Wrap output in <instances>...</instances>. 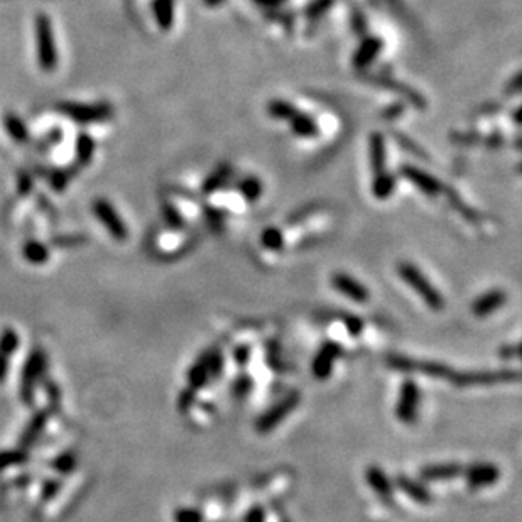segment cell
<instances>
[{
	"label": "cell",
	"instance_id": "obj_30",
	"mask_svg": "<svg viewBox=\"0 0 522 522\" xmlns=\"http://www.w3.org/2000/svg\"><path fill=\"white\" fill-rule=\"evenodd\" d=\"M261 242L266 249L269 250H279L284 245V237H282V231L279 229H266L261 235Z\"/></svg>",
	"mask_w": 522,
	"mask_h": 522
},
{
	"label": "cell",
	"instance_id": "obj_32",
	"mask_svg": "<svg viewBox=\"0 0 522 522\" xmlns=\"http://www.w3.org/2000/svg\"><path fill=\"white\" fill-rule=\"evenodd\" d=\"M93 149H95V142H93L92 137H88V136L78 137L76 154H78V159H80L81 163H88V161L92 159Z\"/></svg>",
	"mask_w": 522,
	"mask_h": 522
},
{
	"label": "cell",
	"instance_id": "obj_1",
	"mask_svg": "<svg viewBox=\"0 0 522 522\" xmlns=\"http://www.w3.org/2000/svg\"><path fill=\"white\" fill-rule=\"evenodd\" d=\"M46 367H48V355H46V352L41 347H34L33 352L27 357L21 375V391H19V395H21V401L24 402V406L31 407L34 404L36 387L44 379Z\"/></svg>",
	"mask_w": 522,
	"mask_h": 522
},
{
	"label": "cell",
	"instance_id": "obj_24",
	"mask_svg": "<svg viewBox=\"0 0 522 522\" xmlns=\"http://www.w3.org/2000/svg\"><path fill=\"white\" fill-rule=\"evenodd\" d=\"M22 255H24V259L29 264L34 266H42L49 261L48 247L38 240L26 242L24 249H22Z\"/></svg>",
	"mask_w": 522,
	"mask_h": 522
},
{
	"label": "cell",
	"instance_id": "obj_35",
	"mask_svg": "<svg viewBox=\"0 0 522 522\" xmlns=\"http://www.w3.org/2000/svg\"><path fill=\"white\" fill-rule=\"evenodd\" d=\"M332 6H333V0H313V2L308 6V9H306V15L311 19H316L327 13Z\"/></svg>",
	"mask_w": 522,
	"mask_h": 522
},
{
	"label": "cell",
	"instance_id": "obj_2",
	"mask_svg": "<svg viewBox=\"0 0 522 522\" xmlns=\"http://www.w3.org/2000/svg\"><path fill=\"white\" fill-rule=\"evenodd\" d=\"M398 272L399 276L402 277V281L406 282L411 289H414V291L418 293V296L421 297L433 311H441V309L445 308V300H443L441 294H439L438 289L427 281V277L416 268L414 264L401 262V264L398 266Z\"/></svg>",
	"mask_w": 522,
	"mask_h": 522
},
{
	"label": "cell",
	"instance_id": "obj_34",
	"mask_svg": "<svg viewBox=\"0 0 522 522\" xmlns=\"http://www.w3.org/2000/svg\"><path fill=\"white\" fill-rule=\"evenodd\" d=\"M174 522H203V514L191 507H179L174 512Z\"/></svg>",
	"mask_w": 522,
	"mask_h": 522
},
{
	"label": "cell",
	"instance_id": "obj_6",
	"mask_svg": "<svg viewBox=\"0 0 522 522\" xmlns=\"http://www.w3.org/2000/svg\"><path fill=\"white\" fill-rule=\"evenodd\" d=\"M419 402H421V394L419 387L414 380H406L401 386L399 392L398 406H395V416L404 425H411L416 421L419 411Z\"/></svg>",
	"mask_w": 522,
	"mask_h": 522
},
{
	"label": "cell",
	"instance_id": "obj_41",
	"mask_svg": "<svg viewBox=\"0 0 522 522\" xmlns=\"http://www.w3.org/2000/svg\"><path fill=\"white\" fill-rule=\"evenodd\" d=\"M343 323H345V327L350 329L352 335H357V333H359L360 329L364 328L362 320H360V318H357V316H352V315L345 316L343 318Z\"/></svg>",
	"mask_w": 522,
	"mask_h": 522
},
{
	"label": "cell",
	"instance_id": "obj_10",
	"mask_svg": "<svg viewBox=\"0 0 522 522\" xmlns=\"http://www.w3.org/2000/svg\"><path fill=\"white\" fill-rule=\"evenodd\" d=\"M470 489H484V487L494 485L500 477V470L497 465L489 462L472 463L468 468L463 470Z\"/></svg>",
	"mask_w": 522,
	"mask_h": 522
},
{
	"label": "cell",
	"instance_id": "obj_5",
	"mask_svg": "<svg viewBox=\"0 0 522 522\" xmlns=\"http://www.w3.org/2000/svg\"><path fill=\"white\" fill-rule=\"evenodd\" d=\"M300 401H301L300 392L293 391V392H289L286 398H282L279 402L274 404L269 411H266V413L257 419V425L255 426H257L259 433H270L274 427H276L277 425H281V423L288 418V414L291 413V411L296 409Z\"/></svg>",
	"mask_w": 522,
	"mask_h": 522
},
{
	"label": "cell",
	"instance_id": "obj_47",
	"mask_svg": "<svg viewBox=\"0 0 522 522\" xmlns=\"http://www.w3.org/2000/svg\"><path fill=\"white\" fill-rule=\"evenodd\" d=\"M29 190H31V181H29V178H26V176H22L21 183H19V191H21L22 195H26V193H29Z\"/></svg>",
	"mask_w": 522,
	"mask_h": 522
},
{
	"label": "cell",
	"instance_id": "obj_20",
	"mask_svg": "<svg viewBox=\"0 0 522 522\" xmlns=\"http://www.w3.org/2000/svg\"><path fill=\"white\" fill-rule=\"evenodd\" d=\"M208 379H210V353H205L188 372V386L193 391H198L199 387L205 386Z\"/></svg>",
	"mask_w": 522,
	"mask_h": 522
},
{
	"label": "cell",
	"instance_id": "obj_3",
	"mask_svg": "<svg viewBox=\"0 0 522 522\" xmlns=\"http://www.w3.org/2000/svg\"><path fill=\"white\" fill-rule=\"evenodd\" d=\"M387 365L391 368L401 372H421L427 377H434V379H448L453 382L458 372L451 368L450 365L441 362H427V360H416L409 359L404 355H389Z\"/></svg>",
	"mask_w": 522,
	"mask_h": 522
},
{
	"label": "cell",
	"instance_id": "obj_29",
	"mask_svg": "<svg viewBox=\"0 0 522 522\" xmlns=\"http://www.w3.org/2000/svg\"><path fill=\"white\" fill-rule=\"evenodd\" d=\"M78 458L73 451H63L61 455H58L53 460V468L61 475H70L76 470Z\"/></svg>",
	"mask_w": 522,
	"mask_h": 522
},
{
	"label": "cell",
	"instance_id": "obj_43",
	"mask_svg": "<svg viewBox=\"0 0 522 522\" xmlns=\"http://www.w3.org/2000/svg\"><path fill=\"white\" fill-rule=\"evenodd\" d=\"M9 367H10L9 357H6V355H2V353H0V384L6 382L7 374H9Z\"/></svg>",
	"mask_w": 522,
	"mask_h": 522
},
{
	"label": "cell",
	"instance_id": "obj_7",
	"mask_svg": "<svg viewBox=\"0 0 522 522\" xmlns=\"http://www.w3.org/2000/svg\"><path fill=\"white\" fill-rule=\"evenodd\" d=\"M60 110L78 124H95V122L108 120L113 113V108L108 104H65L61 105Z\"/></svg>",
	"mask_w": 522,
	"mask_h": 522
},
{
	"label": "cell",
	"instance_id": "obj_17",
	"mask_svg": "<svg viewBox=\"0 0 522 522\" xmlns=\"http://www.w3.org/2000/svg\"><path fill=\"white\" fill-rule=\"evenodd\" d=\"M365 478H367V484L370 485V489L379 496L382 500L386 502H392V484L391 480L387 478V475L379 468V466H368L367 473H365Z\"/></svg>",
	"mask_w": 522,
	"mask_h": 522
},
{
	"label": "cell",
	"instance_id": "obj_36",
	"mask_svg": "<svg viewBox=\"0 0 522 522\" xmlns=\"http://www.w3.org/2000/svg\"><path fill=\"white\" fill-rule=\"evenodd\" d=\"M60 490H61V480H58V478H51V480H48L44 485H42V490H41L42 502H48L51 500V498L56 497Z\"/></svg>",
	"mask_w": 522,
	"mask_h": 522
},
{
	"label": "cell",
	"instance_id": "obj_42",
	"mask_svg": "<svg viewBox=\"0 0 522 522\" xmlns=\"http://www.w3.org/2000/svg\"><path fill=\"white\" fill-rule=\"evenodd\" d=\"M195 401V391L193 389L188 387V391H184L181 395H179V411H188L190 409V406L193 404Z\"/></svg>",
	"mask_w": 522,
	"mask_h": 522
},
{
	"label": "cell",
	"instance_id": "obj_18",
	"mask_svg": "<svg viewBox=\"0 0 522 522\" xmlns=\"http://www.w3.org/2000/svg\"><path fill=\"white\" fill-rule=\"evenodd\" d=\"M395 484H398L399 489H401L407 497L413 498L418 504H431V500H433V496H431V492L425 485L413 480V478L406 477V475H398V477H395Z\"/></svg>",
	"mask_w": 522,
	"mask_h": 522
},
{
	"label": "cell",
	"instance_id": "obj_46",
	"mask_svg": "<svg viewBox=\"0 0 522 522\" xmlns=\"http://www.w3.org/2000/svg\"><path fill=\"white\" fill-rule=\"evenodd\" d=\"M502 357H514V359H517L519 357V348H517V345H514V347H504L500 352Z\"/></svg>",
	"mask_w": 522,
	"mask_h": 522
},
{
	"label": "cell",
	"instance_id": "obj_12",
	"mask_svg": "<svg viewBox=\"0 0 522 522\" xmlns=\"http://www.w3.org/2000/svg\"><path fill=\"white\" fill-rule=\"evenodd\" d=\"M332 284L336 291L347 296L348 300L355 301V303H367L368 297H370V293L362 282H359L355 277L348 276L345 272H336L332 277Z\"/></svg>",
	"mask_w": 522,
	"mask_h": 522
},
{
	"label": "cell",
	"instance_id": "obj_38",
	"mask_svg": "<svg viewBox=\"0 0 522 522\" xmlns=\"http://www.w3.org/2000/svg\"><path fill=\"white\" fill-rule=\"evenodd\" d=\"M163 210H164V218L168 220V223H170L171 227H181L183 225L181 215H179V211L176 210L174 206L164 205Z\"/></svg>",
	"mask_w": 522,
	"mask_h": 522
},
{
	"label": "cell",
	"instance_id": "obj_39",
	"mask_svg": "<svg viewBox=\"0 0 522 522\" xmlns=\"http://www.w3.org/2000/svg\"><path fill=\"white\" fill-rule=\"evenodd\" d=\"M252 389V380L249 379V377H240V379L235 382L234 386V394L238 395V398H243V395L247 394V392Z\"/></svg>",
	"mask_w": 522,
	"mask_h": 522
},
{
	"label": "cell",
	"instance_id": "obj_15",
	"mask_svg": "<svg viewBox=\"0 0 522 522\" xmlns=\"http://www.w3.org/2000/svg\"><path fill=\"white\" fill-rule=\"evenodd\" d=\"M505 300H507V296H505V293L502 291V289H492V291H487L485 294H482V296H478L477 300L473 301V304H472L473 315L478 318H485V316L492 315V313H496L497 309H500L502 306H504Z\"/></svg>",
	"mask_w": 522,
	"mask_h": 522
},
{
	"label": "cell",
	"instance_id": "obj_45",
	"mask_svg": "<svg viewBox=\"0 0 522 522\" xmlns=\"http://www.w3.org/2000/svg\"><path fill=\"white\" fill-rule=\"evenodd\" d=\"M245 522H264V512H262L261 507H255L247 514Z\"/></svg>",
	"mask_w": 522,
	"mask_h": 522
},
{
	"label": "cell",
	"instance_id": "obj_8",
	"mask_svg": "<svg viewBox=\"0 0 522 522\" xmlns=\"http://www.w3.org/2000/svg\"><path fill=\"white\" fill-rule=\"evenodd\" d=\"M93 213H95V217L100 220L101 225L108 230V234L112 235L115 240L124 242L125 238L129 237V231L124 220L120 218V215L117 213L115 208L110 205L107 199L98 198L97 202L93 203Z\"/></svg>",
	"mask_w": 522,
	"mask_h": 522
},
{
	"label": "cell",
	"instance_id": "obj_19",
	"mask_svg": "<svg viewBox=\"0 0 522 522\" xmlns=\"http://www.w3.org/2000/svg\"><path fill=\"white\" fill-rule=\"evenodd\" d=\"M380 51H382V41L379 38H365L353 56V65L357 68H365L379 56Z\"/></svg>",
	"mask_w": 522,
	"mask_h": 522
},
{
	"label": "cell",
	"instance_id": "obj_11",
	"mask_svg": "<svg viewBox=\"0 0 522 522\" xmlns=\"http://www.w3.org/2000/svg\"><path fill=\"white\" fill-rule=\"evenodd\" d=\"M340 353L341 347L339 343H335V341H327V343H323V347L318 350L315 360H313V375H315L318 380H327L328 377L332 375L333 367H335V362L340 357Z\"/></svg>",
	"mask_w": 522,
	"mask_h": 522
},
{
	"label": "cell",
	"instance_id": "obj_13",
	"mask_svg": "<svg viewBox=\"0 0 522 522\" xmlns=\"http://www.w3.org/2000/svg\"><path fill=\"white\" fill-rule=\"evenodd\" d=\"M401 174L407 181L413 183L419 191H423V193L427 196H437L443 188V184L439 183L433 174L419 170V168L416 166H411V164H404L401 168Z\"/></svg>",
	"mask_w": 522,
	"mask_h": 522
},
{
	"label": "cell",
	"instance_id": "obj_9",
	"mask_svg": "<svg viewBox=\"0 0 522 522\" xmlns=\"http://www.w3.org/2000/svg\"><path fill=\"white\" fill-rule=\"evenodd\" d=\"M519 379V372L516 370H485V372H465L457 374L453 382L458 386H480V384L510 382Z\"/></svg>",
	"mask_w": 522,
	"mask_h": 522
},
{
	"label": "cell",
	"instance_id": "obj_27",
	"mask_svg": "<svg viewBox=\"0 0 522 522\" xmlns=\"http://www.w3.org/2000/svg\"><path fill=\"white\" fill-rule=\"evenodd\" d=\"M268 112L270 117L277 120H291L297 113V108L286 100H270Z\"/></svg>",
	"mask_w": 522,
	"mask_h": 522
},
{
	"label": "cell",
	"instance_id": "obj_31",
	"mask_svg": "<svg viewBox=\"0 0 522 522\" xmlns=\"http://www.w3.org/2000/svg\"><path fill=\"white\" fill-rule=\"evenodd\" d=\"M6 127L9 131V134L14 137L15 140H27V129L24 122L17 119L15 115H7L6 117Z\"/></svg>",
	"mask_w": 522,
	"mask_h": 522
},
{
	"label": "cell",
	"instance_id": "obj_16",
	"mask_svg": "<svg viewBox=\"0 0 522 522\" xmlns=\"http://www.w3.org/2000/svg\"><path fill=\"white\" fill-rule=\"evenodd\" d=\"M463 466L460 463H434V465H427L421 470L423 480H450V478L458 477L463 473Z\"/></svg>",
	"mask_w": 522,
	"mask_h": 522
},
{
	"label": "cell",
	"instance_id": "obj_14",
	"mask_svg": "<svg viewBox=\"0 0 522 522\" xmlns=\"http://www.w3.org/2000/svg\"><path fill=\"white\" fill-rule=\"evenodd\" d=\"M49 421V411L48 409H39L38 413H34L31 421L27 423L26 430L22 431L21 438H19V448H31L34 443L41 438V434L44 433L46 425Z\"/></svg>",
	"mask_w": 522,
	"mask_h": 522
},
{
	"label": "cell",
	"instance_id": "obj_4",
	"mask_svg": "<svg viewBox=\"0 0 522 522\" xmlns=\"http://www.w3.org/2000/svg\"><path fill=\"white\" fill-rule=\"evenodd\" d=\"M36 36L39 65L44 72H53L58 65V53L51 19L46 14H39L36 17Z\"/></svg>",
	"mask_w": 522,
	"mask_h": 522
},
{
	"label": "cell",
	"instance_id": "obj_23",
	"mask_svg": "<svg viewBox=\"0 0 522 522\" xmlns=\"http://www.w3.org/2000/svg\"><path fill=\"white\" fill-rule=\"evenodd\" d=\"M291 129L297 137H303V139H311V137L318 136V125L311 117L304 115V113L297 112L291 120Z\"/></svg>",
	"mask_w": 522,
	"mask_h": 522
},
{
	"label": "cell",
	"instance_id": "obj_48",
	"mask_svg": "<svg viewBox=\"0 0 522 522\" xmlns=\"http://www.w3.org/2000/svg\"><path fill=\"white\" fill-rule=\"evenodd\" d=\"M255 3H259V6L262 7H276L279 6V3L284 2V0H254Z\"/></svg>",
	"mask_w": 522,
	"mask_h": 522
},
{
	"label": "cell",
	"instance_id": "obj_25",
	"mask_svg": "<svg viewBox=\"0 0 522 522\" xmlns=\"http://www.w3.org/2000/svg\"><path fill=\"white\" fill-rule=\"evenodd\" d=\"M394 188H395V181L389 172L386 171L377 172L374 184H372V193H374L375 198H379V199L389 198V196L394 193Z\"/></svg>",
	"mask_w": 522,
	"mask_h": 522
},
{
	"label": "cell",
	"instance_id": "obj_37",
	"mask_svg": "<svg viewBox=\"0 0 522 522\" xmlns=\"http://www.w3.org/2000/svg\"><path fill=\"white\" fill-rule=\"evenodd\" d=\"M227 178H229V172L227 171H218L215 174H211L205 181V193H211V191L217 190V188L222 186L223 181H227Z\"/></svg>",
	"mask_w": 522,
	"mask_h": 522
},
{
	"label": "cell",
	"instance_id": "obj_33",
	"mask_svg": "<svg viewBox=\"0 0 522 522\" xmlns=\"http://www.w3.org/2000/svg\"><path fill=\"white\" fill-rule=\"evenodd\" d=\"M240 191L249 202H255L262 195V183L257 178H247L240 184Z\"/></svg>",
	"mask_w": 522,
	"mask_h": 522
},
{
	"label": "cell",
	"instance_id": "obj_21",
	"mask_svg": "<svg viewBox=\"0 0 522 522\" xmlns=\"http://www.w3.org/2000/svg\"><path fill=\"white\" fill-rule=\"evenodd\" d=\"M152 13L156 22L163 31H170L174 22V2L172 0H154L152 2Z\"/></svg>",
	"mask_w": 522,
	"mask_h": 522
},
{
	"label": "cell",
	"instance_id": "obj_40",
	"mask_svg": "<svg viewBox=\"0 0 522 522\" xmlns=\"http://www.w3.org/2000/svg\"><path fill=\"white\" fill-rule=\"evenodd\" d=\"M46 384V392H48V398H49V402L53 404L54 407L60 406V401H61V391L58 389L56 384L53 382V380H49V382H44Z\"/></svg>",
	"mask_w": 522,
	"mask_h": 522
},
{
	"label": "cell",
	"instance_id": "obj_44",
	"mask_svg": "<svg viewBox=\"0 0 522 522\" xmlns=\"http://www.w3.org/2000/svg\"><path fill=\"white\" fill-rule=\"evenodd\" d=\"M249 357L250 350L247 347H238L237 350H235V360H237L238 365H245L249 362Z\"/></svg>",
	"mask_w": 522,
	"mask_h": 522
},
{
	"label": "cell",
	"instance_id": "obj_22",
	"mask_svg": "<svg viewBox=\"0 0 522 522\" xmlns=\"http://www.w3.org/2000/svg\"><path fill=\"white\" fill-rule=\"evenodd\" d=\"M370 163L372 168H374L375 174L377 172L386 171V140H384V136L379 134V132H374L370 136Z\"/></svg>",
	"mask_w": 522,
	"mask_h": 522
},
{
	"label": "cell",
	"instance_id": "obj_28",
	"mask_svg": "<svg viewBox=\"0 0 522 522\" xmlns=\"http://www.w3.org/2000/svg\"><path fill=\"white\" fill-rule=\"evenodd\" d=\"M19 348V335L14 328H3L0 333V353L6 357H13Z\"/></svg>",
	"mask_w": 522,
	"mask_h": 522
},
{
	"label": "cell",
	"instance_id": "obj_26",
	"mask_svg": "<svg viewBox=\"0 0 522 522\" xmlns=\"http://www.w3.org/2000/svg\"><path fill=\"white\" fill-rule=\"evenodd\" d=\"M29 462V453L24 448H14V450H2L0 451V472L10 468V466L22 465V463Z\"/></svg>",
	"mask_w": 522,
	"mask_h": 522
}]
</instances>
